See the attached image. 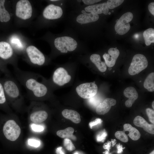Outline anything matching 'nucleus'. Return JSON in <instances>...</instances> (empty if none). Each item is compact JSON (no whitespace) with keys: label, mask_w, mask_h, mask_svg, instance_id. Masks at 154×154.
Segmentation results:
<instances>
[{"label":"nucleus","mask_w":154,"mask_h":154,"mask_svg":"<svg viewBox=\"0 0 154 154\" xmlns=\"http://www.w3.org/2000/svg\"><path fill=\"white\" fill-rule=\"evenodd\" d=\"M152 108L154 109V101H153L152 103Z\"/></svg>","instance_id":"40"},{"label":"nucleus","mask_w":154,"mask_h":154,"mask_svg":"<svg viewBox=\"0 0 154 154\" xmlns=\"http://www.w3.org/2000/svg\"><path fill=\"white\" fill-rule=\"evenodd\" d=\"M115 135L116 138L123 142L126 143L128 141V136L123 131H116Z\"/></svg>","instance_id":"27"},{"label":"nucleus","mask_w":154,"mask_h":154,"mask_svg":"<svg viewBox=\"0 0 154 154\" xmlns=\"http://www.w3.org/2000/svg\"><path fill=\"white\" fill-rule=\"evenodd\" d=\"M98 90L97 85L94 82L82 84L76 88V91L81 98L85 99L94 97Z\"/></svg>","instance_id":"5"},{"label":"nucleus","mask_w":154,"mask_h":154,"mask_svg":"<svg viewBox=\"0 0 154 154\" xmlns=\"http://www.w3.org/2000/svg\"><path fill=\"white\" fill-rule=\"evenodd\" d=\"M32 8L27 0L19 1L16 5V15L19 18L26 20L30 18L32 15Z\"/></svg>","instance_id":"9"},{"label":"nucleus","mask_w":154,"mask_h":154,"mask_svg":"<svg viewBox=\"0 0 154 154\" xmlns=\"http://www.w3.org/2000/svg\"><path fill=\"white\" fill-rule=\"evenodd\" d=\"M62 13V9L60 7L51 4L45 7L43 11V15L46 19H55L61 17Z\"/></svg>","instance_id":"11"},{"label":"nucleus","mask_w":154,"mask_h":154,"mask_svg":"<svg viewBox=\"0 0 154 154\" xmlns=\"http://www.w3.org/2000/svg\"><path fill=\"white\" fill-rule=\"evenodd\" d=\"M50 1H57L58 0H51Z\"/></svg>","instance_id":"42"},{"label":"nucleus","mask_w":154,"mask_h":154,"mask_svg":"<svg viewBox=\"0 0 154 154\" xmlns=\"http://www.w3.org/2000/svg\"><path fill=\"white\" fill-rule=\"evenodd\" d=\"M143 35L145 44L147 46L150 45L154 42V29L150 28L144 32Z\"/></svg>","instance_id":"25"},{"label":"nucleus","mask_w":154,"mask_h":154,"mask_svg":"<svg viewBox=\"0 0 154 154\" xmlns=\"http://www.w3.org/2000/svg\"><path fill=\"white\" fill-rule=\"evenodd\" d=\"M62 114L65 118L70 120L75 123H78L81 121L79 114L75 110L65 109L62 111Z\"/></svg>","instance_id":"20"},{"label":"nucleus","mask_w":154,"mask_h":154,"mask_svg":"<svg viewBox=\"0 0 154 154\" xmlns=\"http://www.w3.org/2000/svg\"><path fill=\"white\" fill-rule=\"evenodd\" d=\"M148 64L147 60L145 56L141 54L135 55L128 69L129 74L131 75L137 74L145 69Z\"/></svg>","instance_id":"4"},{"label":"nucleus","mask_w":154,"mask_h":154,"mask_svg":"<svg viewBox=\"0 0 154 154\" xmlns=\"http://www.w3.org/2000/svg\"><path fill=\"white\" fill-rule=\"evenodd\" d=\"M91 61L94 63L98 69L102 72H105L107 70L105 63L101 60L100 56L97 54H93L90 56Z\"/></svg>","instance_id":"22"},{"label":"nucleus","mask_w":154,"mask_h":154,"mask_svg":"<svg viewBox=\"0 0 154 154\" xmlns=\"http://www.w3.org/2000/svg\"><path fill=\"white\" fill-rule=\"evenodd\" d=\"M123 131H127L129 133L127 135L132 139L136 141L140 137L141 134L135 128L128 123L125 124L123 125Z\"/></svg>","instance_id":"21"},{"label":"nucleus","mask_w":154,"mask_h":154,"mask_svg":"<svg viewBox=\"0 0 154 154\" xmlns=\"http://www.w3.org/2000/svg\"><path fill=\"white\" fill-rule=\"evenodd\" d=\"M107 136V133L105 131H102L100 133L97 137V140L98 141L103 142Z\"/></svg>","instance_id":"34"},{"label":"nucleus","mask_w":154,"mask_h":154,"mask_svg":"<svg viewBox=\"0 0 154 154\" xmlns=\"http://www.w3.org/2000/svg\"><path fill=\"white\" fill-rule=\"evenodd\" d=\"M5 0H0V21L6 22L10 19V16L4 7Z\"/></svg>","instance_id":"24"},{"label":"nucleus","mask_w":154,"mask_h":154,"mask_svg":"<svg viewBox=\"0 0 154 154\" xmlns=\"http://www.w3.org/2000/svg\"><path fill=\"white\" fill-rule=\"evenodd\" d=\"M102 121L100 119L97 118L94 121L90 122L89 124V125L90 128H92L93 126L101 123Z\"/></svg>","instance_id":"36"},{"label":"nucleus","mask_w":154,"mask_h":154,"mask_svg":"<svg viewBox=\"0 0 154 154\" xmlns=\"http://www.w3.org/2000/svg\"><path fill=\"white\" fill-rule=\"evenodd\" d=\"M56 152L57 154H65L62 150V147H60L56 148Z\"/></svg>","instance_id":"39"},{"label":"nucleus","mask_w":154,"mask_h":154,"mask_svg":"<svg viewBox=\"0 0 154 154\" xmlns=\"http://www.w3.org/2000/svg\"><path fill=\"white\" fill-rule=\"evenodd\" d=\"M133 123L136 126L142 127L147 132L154 134V125L149 124L144 118L140 116L135 117L133 120Z\"/></svg>","instance_id":"18"},{"label":"nucleus","mask_w":154,"mask_h":154,"mask_svg":"<svg viewBox=\"0 0 154 154\" xmlns=\"http://www.w3.org/2000/svg\"><path fill=\"white\" fill-rule=\"evenodd\" d=\"M148 8L150 12L154 15V3L152 2L149 4L148 6Z\"/></svg>","instance_id":"38"},{"label":"nucleus","mask_w":154,"mask_h":154,"mask_svg":"<svg viewBox=\"0 0 154 154\" xmlns=\"http://www.w3.org/2000/svg\"><path fill=\"white\" fill-rule=\"evenodd\" d=\"M83 13L78 15L76 21L79 23L83 24L91 23L98 20L99 18L98 14L94 13H87L84 10L81 11Z\"/></svg>","instance_id":"15"},{"label":"nucleus","mask_w":154,"mask_h":154,"mask_svg":"<svg viewBox=\"0 0 154 154\" xmlns=\"http://www.w3.org/2000/svg\"><path fill=\"white\" fill-rule=\"evenodd\" d=\"M3 85L5 95L12 102L21 100L22 93L18 83L13 77L9 74Z\"/></svg>","instance_id":"2"},{"label":"nucleus","mask_w":154,"mask_h":154,"mask_svg":"<svg viewBox=\"0 0 154 154\" xmlns=\"http://www.w3.org/2000/svg\"><path fill=\"white\" fill-rule=\"evenodd\" d=\"M3 131L6 138L12 141L16 140L19 136L21 132L20 127L13 120H8L5 123Z\"/></svg>","instance_id":"6"},{"label":"nucleus","mask_w":154,"mask_h":154,"mask_svg":"<svg viewBox=\"0 0 154 154\" xmlns=\"http://www.w3.org/2000/svg\"><path fill=\"white\" fill-rule=\"evenodd\" d=\"M11 43L14 44L16 48L18 50H21L23 49V46L20 40L16 38H13L11 40Z\"/></svg>","instance_id":"31"},{"label":"nucleus","mask_w":154,"mask_h":154,"mask_svg":"<svg viewBox=\"0 0 154 154\" xmlns=\"http://www.w3.org/2000/svg\"><path fill=\"white\" fill-rule=\"evenodd\" d=\"M6 100V95L3 85L0 82V104H4Z\"/></svg>","instance_id":"30"},{"label":"nucleus","mask_w":154,"mask_h":154,"mask_svg":"<svg viewBox=\"0 0 154 154\" xmlns=\"http://www.w3.org/2000/svg\"><path fill=\"white\" fill-rule=\"evenodd\" d=\"M82 1L85 4L90 5L93 4L101 1L100 0H83Z\"/></svg>","instance_id":"37"},{"label":"nucleus","mask_w":154,"mask_h":154,"mask_svg":"<svg viewBox=\"0 0 154 154\" xmlns=\"http://www.w3.org/2000/svg\"><path fill=\"white\" fill-rule=\"evenodd\" d=\"M14 73L17 80L26 89L28 95L32 98H40L48 93L47 86L39 81L40 76L35 73L23 71L15 67Z\"/></svg>","instance_id":"1"},{"label":"nucleus","mask_w":154,"mask_h":154,"mask_svg":"<svg viewBox=\"0 0 154 154\" xmlns=\"http://www.w3.org/2000/svg\"><path fill=\"white\" fill-rule=\"evenodd\" d=\"M149 154H154V150L153 151Z\"/></svg>","instance_id":"41"},{"label":"nucleus","mask_w":154,"mask_h":154,"mask_svg":"<svg viewBox=\"0 0 154 154\" xmlns=\"http://www.w3.org/2000/svg\"><path fill=\"white\" fill-rule=\"evenodd\" d=\"M74 154H79L78 152H76L74 153Z\"/></svg>","instance_id":"43"},{"label":"nucleus","mask_w":154,"mask_h":154,"mask_svg":"<svg viewBox=\"0 0 154 154\" xmlns=\"http://www.w3.org/2000/svg\"><path fill=\"white\" fill-rule=\"evenodd\" d=\"M31 127L32 129L36 132H41L44 130L43 127L40 125L33 124L31 125Z\"/></svg>","instance_id":"35"},{"label":"nucleus","mask_w":154,"mask_h":154,"mask_svg":"<svg viewBox=\"0 0 154 154\" xmlns=\"http://www.w3.org/2000/svg\"><path fill=\"white\" fill-rule=\"evenodd\" d=\"M28 144L31 146L38 147L40 145V141L34 139H29L28 140Z\"/></svg>","instance_id":"32"},{"label":"nucleus","mask_w":154,"mask_h":154,"mask_svg":"<svg viewBox=\"0 0 154 154\" xmlns=\"http://www.w3.org/2000/svg\"><path fill=\"white\" fill-rule=\"evenodd\" d=\"M146 113L148 116L150 121L153 124L154 123V111L150 108H147L146 110Z\"/></svg>","instance_id":"33"},{"label":"nucleus","mask_w":154,"mask_h":154,"mask_svg":"<svg viewBox=\"0 0 154 154\" xmlns=\"http://www.w3.org/2000/svg\"><path fill=\"white\" fill-rule=\"evenodd\" d=\"M48 116L47 113L45 110H35L31 114V120L35 123H41L46 120Z\"/></svg>","instance_id":"19"},{"label":"nucleus","mask_w":154,"mask_h":154,"mask_svg":"<svg viewBox=\"0 0 154 154\" xmlns=\"http://www.w3.org/2000/svg\"><path fill=\"white\" fill-rule=\"evenodd\" d=\"M54 44L58 50L64 53L74 51L77 46V43L74 39L67 36L57 38L54 40Z\"/></svg>","instance_id":"3"},{"label":"nucleus","mask_w":154,"mask_h":154,"mask_svg":"<svg viewBox=\"0 0 154 154\" xmlns=\"http://www.w3.org/2000/svg\"><path fill=\"white\" fill-rule=\"evenodd\" d=\"M116 103V100L112 98H106L96 107V112L98 114L104 115L109 112L112 106H115Z\"/></svg>","instance_id":"13"},{"label":"nucleus","mask_w":154,"mask_h":154,"mask_svg":"<svg viewBox=\"0 0 154 154\" xmlns=\"http://www.w3.org/2000/svg\"><path fill=\"white\" fill-rule=\"evenodd\" d=\"M71 76L64 68L60 67L54 72L52 77L53 82L59 86H62L70 82Z\"/></svg>","instance_id":"10"},{"label":"nucleus","mask_w":154,"mask_h":154,"mask_svg":"<svg viewBox=\"0 0 154 154\" xmlns=\"http://www.w3.org/2000/svg\"><path fill=\"white\" fill-rule=\"evenodd\" d=\"M74 131V129L73 128L69 127L64 129L58 131L56 132V134L62 138L70 139L75 140L76 138L73 135Z\"/></svg>","instance_id":"23"},{"label":"nucleus","mask_w":154,"mask_h":154,"mask_svg":"<svg viewBox=\"0 0 154 154\" xmlns=\"http://www.w3.org/2000/svg\"><path fill=\"white\" fill-rule=\"evenodd\" d=\"M108 54L105 53L103 55L105 63L109 67L113 66L119 54V50L116 48H111L108 50Z\"/></svg>","instance_id":"12"},{"label":"nucleus","mask_w":154,"mask_h":154,"mask_svg":"<svg viewBox=\"0 0 154 154\" xmlns=\"http://www.w3.org/2000/svg\"><path fill=\"white\" fill-rule=\"evenodd\" d=\"M26 53L31 63L33 65L41 66L45 63V57L36 47L30 46L26 49Z\"/></svg>","instance_id":"8"},{"label":"nucleus","mask_w":154,"mask_h":154,"mask_svg":"<svg viewBox=\"0 0 154 154\" xmlns=\"http://www.w3.org/2000/svg\"><path fill=\"white\" fill-rule=\"evenodd\" d=\"M85 10L86 12L97 14L103 13L107 15L109 11V9L106 3L88 6L85 8Z\"/></svg>","instance_id":"16"},{"label":"nucleus","mask_w":154,"mask_h":154,"mask_svg":"<svg viewBox=\"0 0 154 154\" xmlns=\"http://www.w3.org/2000/svg\"><path fill=\"white\" fill-rule=\"evenodd\" d=\"M123 93L124 96L129 98L125 102V106L128 108L131 107L138 97L136 90L133 87H128L124 90Z\"/></svg>","instance_id":"14"},{"label":"nucleus","mask_w":154,"mask_h":154,"mask_svg":"<svg viewBox=\"0 0 154 154\" xmlns=\"http://www.w3.org/2000/svg\"><path fill=\"white\" fill-rule=\"evenodd\" d=\"M124 1L123 0H108L107 4L109 9H112L119 6Z\"/></svg>","instance_id":"28"},{"label":"nucleus","mask_w":154,"mask_h":154,"mask_svg":"<svg viewBox=\"0 0 154 154\" xmlns=\"http://www.w3.org/2000/svg\"><path fill=\"white\" fill-rule=\"evenodd\" d=\"M133 17V14L130 12H127L123 15L115 26V29L117 33L122 35L127 33L130 28L129 22L132 20Z\"/></svg>","instance_id":"7"},{"label":"nucleus","mask_w":154,"mask_h":154,"mask_svg":"<svg viewBox=\"0 0 154 154\" xmlns=\"http://www.w3.org/2000/svg\"><path fill=\"white\" fill-rule=\"evenodd\" d=\"M145 88L150 92L154 91V73L149 74L143 83Z\"/></svg>","instance_id":"26"},{"label":"nucleus","mask_w":154,"mask_h":154,"mask_svg":"<svg viewBox=\"0 0 154 154\" xmlns=\"http://www.w3.org/2000/svg\"><path fill=\"white\" fill-rule=\"evenodd\" d=\"M111 69V67H110V68H109V69L110 70Z\"/></svg>","instance_id":"44"},{"label":"nucleus","mask_w":154,"mask_h":154,"mask_svg":"<svg viewBox=\"0 0 154 154\" xmlns=\"http://www.w3.org/2000/svg\"><path fill=\"white\" fill-rule=\"evenodd\" d=\"M13 55V50L10 45L5 42H0V57L7 60L11 58Z\"/></svg>","instance_id":"17"},{"label":"nucleus","mask_w":154,"mask_h":154,"mask_svg":"<svg viewBox=\"0 0 154 154\" xmlns=\"http://www.w3.org/2000/svg\"><path fill=\"white\" fill-rule=\"evenodd\" d=\"M63 144L65 148L68 150L72 151L75 149V147L71 140L67 138L64 139Z\"/></svg>","instance_id":"29"}]
</instances>
